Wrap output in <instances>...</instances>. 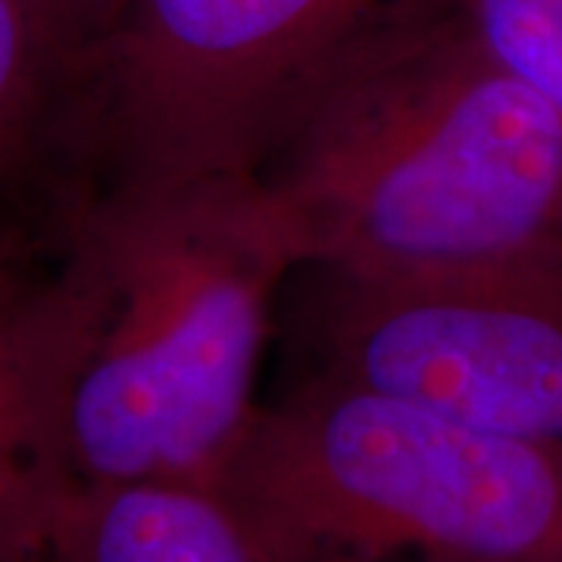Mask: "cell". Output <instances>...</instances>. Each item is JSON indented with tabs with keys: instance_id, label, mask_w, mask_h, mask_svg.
I'll list each match as a JSON object with an SVG mask.
<instances>
[{
	"instance_id": "6da1fadb",
	"label": "cell",
	"mask_w": 562,
	"mask_h": 562,
	"mask_svg": "<svg viewBox=\"0 0 562 562\" xmlns=\"http://www.w3.org/2000/svg\"><path fill=\"white\" fill-rule=\"evenodd\" d=\"M257 176L331 276L562 257V113L447 0L353 50Z\"/></svg>"
},
{
	"instance_id": "7a4b0ae2",
	"label": "cell",
	"mask_w": 562,
	"mask_h": 562,
	"mask_svg": "<svg viewBox=\"0 0 562 562\" xmlns=\"http://www.w3.org/2000/svg\"><path fill=\"white\" fill-rule=\"evenodd\" d=\"M81 347L63 413L79 484L210 487L260 409L262 344L301 247L260 176L94 188L63 244Z\"/></svg>"
},
{
	"instance_id": "30bf717a",
	"label": "cell",
	"mask_w": 562,
	"mask_h": 562,
	"mask_svg": "<svg viewBox=\"0 0 562 562\" xmlns=\"http://www.w3.org/2000/svg\"><path fill=\"white\" fill-rule=\"evenodd\" d=\"M60 57L88 85L94 63L113 38L128 0H29Z\"/></svg>"
},
{
	"instance_id": "5b68a950",
	"label": "cell",
	"mask_w": 562,
	"mask_h": 562,
	"mask_svg": "<svg viewBox=\"0 0 562 562\" xmlns=\"http://www.w3.org/2000/svg\"><path fill=\"white\" fill-rule=\"evenodd\" d=\"M325 276V375L562 447V257Z\"/></svg>"
},
{
	"instance_id": "52a82bcc",
	"label": "cell",
	"mask_w": 562,
	"mask_h": 562,
	"mask_svg": "<svg viewBox=\"0 0 562 562\" xmlns=\"http://www.w3.org/2000/svg\"><path fill=\"white\" fill-rule=\"evenodd\" d=\"M91 194L85 85L29 0H0V262L60 257Z\"/></svg>"
},
{
	"instance_id": "3957f363",
	"label": "cell",
	"mask_w": 562,
	"mask_h": 562,
	"mask_svg": "<svg viewBox=\"0 0 562 562\" xmlns=\"http://www.w3.org/2000/svg\"><path fill=\"white\" fill-rule=\"evenodd\" d=\"M206 491L260 562H562V447L319 372L260 406Z\"/></svg>"
},
{
	"instance_id": "8992f818",
	"label": "cell",
	"mask_w": 562,
	"mask_h": 562,
	"mask_svg": "<svg viewBox=\"0 0 562 562\" xmlns=\"http://www.w3.org/2000/svg\"><path fill=\"white\" fill-rule=\"evenodd\" d=\"M81 347L69 262H0V562H44L72 479L63 413Z\"/></svg>"
},
{
	"instance_id": "277c9868",
	"label": "cell",
	"mask_w": 562,
	"mask_h": 562,
	"mask_svg": "<svg viewBox=\"0 0 562 562\" xmlns=\"http://www.w3.org/2000/svg\"><path fill=\"white\" fill-rule=\"evenodd\" d=\"M443 0H128L85 85L91 191L257 176L362 44Z\"/></svg>"
},
{
	"instance_id": "8fae6325",
	"label": "cell",
	"mask_w": 562,
	"mask_h": 562,
	"mask_svg": "<svg viewBox=\"0 0 562 562\" xmlns=\"http://www.w3.org/2000/svg\"><path fill=\"white\" fill-rule=\"evenodd\" d=\"M328 562H372V560H328ZM431 562V560H428Z\"/></svg>"
},
{
	"instance_id": "9c48e42d",
	"label": "cell",
	"mask_w": 562,
	"mask_h": 562,
	"mask_svg": "<svg viewBox=\"0 0 562 562\" xmlns=\"http://www.w3.org/2000/svg\"><path fill=\"white\" fill-rule=\"evenodd\" d=\"M506 72L562 113V0H447Z\"/></svg>"
},
{
	"instance_id": "ba28073f",
	"label": "cell",
	"mask_w": 562,
	"mask_h": 562,
	"mask_svg": "<svg viewBox=\"0 0 562 562\" xmlns=\"http://www.w3.org/2000/svg\"><path fill=\"white\" fill-rule=\"evenodd\" d=\"M44 562H260L220 497L198 484H79Z\"/></svg>"
}]
</instances>
